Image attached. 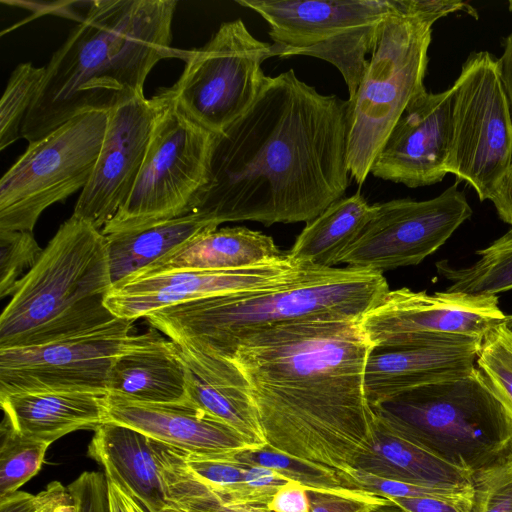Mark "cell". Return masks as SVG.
Instances as JSON below:
<instances>
[{
    "mask_svg": "<svg viewBox=\"0 0 512 512\" xmlns=\"http://www.w3.org/2000/svg\"><path fill=\"white\" fill-rule=\"evenodd\" d=\"M377 426L373 446L358 471L377 477L429 483L467 484L473 473L427 447L397 421L373 407Z\"/></svg>",
    "mask_w": 512,
    "mask_h": 512,
    "instance_id": "24",
    "label": "cell"
},
{
    "mask_svg": "<svg viewBox=\"0 0 512 512\" xmlns=\"http://www.w3.org/2000/svg\"><path fill=\"white\" fill-rule=\"evenodd\" d=\"M176 345L185 368L186 399L240 434L252 451L266 449L244 393L222 379L193 349Z\"/></svg>",
    "mask_w": 512,
    "mask_h": 512,
    "instance_id": "28",
    "label": "cell"
},
{
    "mask_svg": "<svg viewBox=\"0 0 512 512\" xmlns=\"http://www.w3.org/2000/svg\"><path fill=\"white\" fill-rule=\"evenodd\" d=\"M45 77V67L30 62L18 64L12 71L0 101V150L20 137L27 114Z\"/></svg>",
    "mask_w": 512,
    "mask_h": 512,
    "instance_id": "30",
    "label": "cell"
},
{
    "mask_svg": "<svg viewBox=\"0 0 512 512\" xmlns=\"http://www.w3.org/2000/svg\"><path fill=\"white\" fill-rule=\"evenodd\" d=\"M266 509L270 512H311L309 490L299 482L290 481L277 490Z\"/></svg>",
    "mask_w": 512,
    "mask_h": 512,
    "instance_id": "39",
    "label": "cell"
},
{
    "mask_svg": "<svg viewBox=\"0 0 512 512\" xmlns=\"http://www.w3.org/2000/svg\"><path fill=\"white\" fill-rule=\"evenodd\" d=\"M106 394L152 404L186 400L185 368L176 343L154 328L139 334L113 362Z\"/></svg>",
    "mask_w": 512,
    "mask_h": 512,
    "instance_id": "21",
    "label": "cell"
},
{
    "mask_svg": "<svg viewBox=\"0 0 512 512\" xmlns=\"http://www.w3.org/2000/svg\"><path fill=\"white\" fill-rule=\"evenodd\" d=\"M309 267L284 254L276 260L242 268L137 276L114 286L106 306L115 317L135 321L158 309L188 301L282 285L298 278Z\"/></svg>",
    "mask_w": 512,
    "mask_h": 512,
    "instance_id": "16",
    "label": "cell"
},
{
    "mask_svg": "<svg viewBox=\"0 0 512 512\" xmlns=\"http://www.w3.org/2000/svg\"><path fill=\"white\" fill-rule=\"evenodd\" d=\"M105 394L22 392L0 395L4 420L22 435L49 444L76 430H96L108 422Z\"/></svg>",
    "mask_w": 512,
    "mask_h": 512,
    "instance_id": "22",
    "label": "cell"
},
{
    "mask_svg": "<svg viewBox=\"0 0 512 512\" xmlns=\"http://www.w3.org/2000/svg\"><path fill=\"white\" fill-rule=\"evenodd\" d=\"M107 120L108 112H86L29 143L0 181V232H33L45 209L82 191L97 161Z\"/></svg>",
    "mask_w": 512,
    "mask_h": 512,
    "instance_id": "10",
    "label": "cell"
},
{
    "mask_svg": "<svg viewBox=\"0 0 512 512\" xmlns=\"http://www.w3.org/2000/svg\"><path fill=\"white\" fill-rule=\"evenodd\" d=\"M43 509L42 492L32 495L17 490L0 497V512H43Z\"/></svg>",
    "mask_w": 512,
    "mask_h": 512,
    "instance_id": "40",
    "label": "cell"
},
{
    "mask_svg": "<svg viewBox=\"0 0 512 512\" xmlns=\"http://www.w3.org/2000/svg\"><path fill=\"white\" fill-rule=\"evenodd\" d=\"M458 183L428 200L376 203L373 217L338 264L383 273L422 262L472 216Z\"/></svg>",
    "mask_w": 512,
    "mask_h": 512,
    "instance_id": "15",
    "label": "cell"
},
{
    "mask_svg": "<svg viewBox=\"0 0 512 512\" xmlns=\"http://www.w3.org/2000/svg\"><path fill=\"white\" fill-rule=\"evenodd\" d=\"M114 482V481H113ZM117 484V483H116ZM118 485V484H117ZM120 489L123 492L127 505L129 507L130 512H153L151 508L137 495L128 490L127 488L120 486Z\"/></svg>",
    "mask_w": 512,
    "mask_h": 512,
    "instance_id": "44",
    "label": "cell"
},
{
    "mask_svg": "<svg viewBox=\"0 0 512 512\" xmlns=\"http://www.w3.org/2000/svg\"><path fill=\"white\" fill-rule=\"evenodd\" d=\"M452 87L425 92L405 109L378 153L370 174L410 188L441 182L452 134Z\"/></svg>",
    "mask_w": 512,
    "mask_h": 512,
    "instance_id": "18",
    "label": "cell"
},
{
    "mask_svg": "<svg viewBox=\"0 0 512 512\" xmlns=\"http://www.w3.org/2000/svg\"><path fill=\"white\" fill-rule=\"evenodd\" d=\"M506 315L497 295L389 290L359 321L373 348L395 349L451 340H483Z\"/></svg>",
    "mask_w": 512,
    "mask_h": 512,
    "instance_id": "14",
    "label": "cell"
},
{
    "mask_svg": "<svg viewBox=\"0 0 512 512\" xmlns=\"http://www.w3.org/2000/svg\"><path fill=\"white\" fill-rule=\"evenodd\" d=\"M160 107L161 98L156 94L108 112L97 161L80 192L73 216L102 230L117 214L139 175Z\"/></svg>",
    "mask_w": 512,
    "mask_h": 512,
    "instance_id": "17",
    "label": "cell"
},
{
    "mask_svg": "<svg viewBox=\"0 0 512 512\" xmlns=\"http://www.w3.org/2000/svg\"><path fill=\"white\" fill-rule=\"evenodd\" d=\"M176 7L174 0L90 1L45 66L22 138L34 142L77 115L145 97L153 67L187 54L171 47Z\"/></svg>",
    "mask_w": 512,
    "mask_h": 512,
    "instance_id": "3",
    "label": "cell"
},
{
    "mask_svg": "<svg viewBox=\"0 0 512 512\" xmlns=\"http://www.w3.org/2000/svg\"><path fill=\"white\" fill-rule=\"evenodd\" d=\"M43 249L33 232H0V297L12 296L26 274L38 261Z\"/></svg>",
    "mask_w": 512,
    "mask_h": 512,
    "instance_id": "33",
    "label": "cell"
},
{
    "mask_svg": "<svg viewBox=\"0 0 512 512\" xmlns=\"http://www.w3.org/2000/svg\"><path fill=\"white\" fill-rule=\"evenodd\" d=\"M350 103L293 69L267 76L250 108L214 135L208 176L191 212L217 224L309 222L348 186Z\"/></svg>",
    "mask_w": 512,
    "mask_h": 512,
    "instance_id": "2",
    "label": "cell"
},
{
    "mask_svg": "<svg viewBox=\"0 0 512 512\" xmlns=\"http://www.w3.org/2000/svg\"><path fill=\"white\" fill-rule=\"evenodd\" d=\"M376 210L357 192L329 205L306 223L287 253L296 263L322 268L338 265L342 254L355 242Z\"/></svg>",
    "mask_w": 512,
    "mask_h": 512,
    "instance_id": "27",
    "label": "cell"
},
{
    "mask_svg": "<svg viewBox=\"0 0 512 512\" xmlns=\"http://www.w3.org/2000/svg\"><path fill=\"white\" fill-rule=\"evenodd\" d=\"M504 50L498 59L499 75L512 120V33L504 41Z\"/></svg>",
    "mask_w": 512,
    "mask_h": 512,
    "instance_id": "43",
    "label": "cell"
},
{
    "mask_svg": "<svg viewBox=\"0 0 512 512\" xmlns=\"http://www.w3.org/2000/svg\"><path fill=\"white\" fill-rule=\"evenodd\" d=\"M502 326L506 332L512 336V315H506V319Z\"/></svg>",
    "mask_w": 512,
    "mask_h": 512,
    "instance_id": "45",
    "label": "cell"
},
{
    "mask_svg": "<svg viewBox=\"0 0 512 512\" xmlns=\"http://www.w3.org/2000/svg\"><path fill=\"white\" fill-rule=\"evenodd\" d=\"M476 254L479 259L465 267H454L446 260L436 263L439 275L451 283L447 291L497 295L511 290L512 229Z\"/></svg>",
    "mask_w": 512,
    "mask_h": 512,
    "instance_id": "29",
    "label": "cell"
},
{
    "mask_svg": "<svg viewBox=\"0 0 512 512\" xmlns=\"http://www.w3.org/2000/svg\"><path fill=\"white\" fill-rule=\"evenodd\" d=\"M372 349L359 321H306L249 333L219 360L246 396L266 449L365 491L358 464L377 426L364 388Z\"/></svg>",
    "mask_w": 512,
    "mask_h": 512,
    "instance_id": "1",
    "label": "cell"
},
{
    "mask_svg": "<svg viewBox=\"0 0 512 512\" xmlns=\"http://www.w3.org/2000/svg\"><path fill=\"white\" fill-rule=\"evenodd\" d=\"M491 201L500 219L512 226V162Z\"/></svg>",
    "mask_w": 512,
    "mask_h": 512,
    "instance_id": "42",
    "label": "cell"
},
{
    "mask_svg": "<svg viewBox=\"0 0 512 512\" xmlns=\"http://www.w3.org/2000/svg\"><path fill=\"white\" fill-rule=\"evenodd\" d=\"M44 498L43 512H76L74 498L68 487L54 481L42 491Z\"/></svg>",
    "mask_w": 512,
    "mask_h": 512,
    "instance_id": "41",
    "label": "cell"
},
{
    "mask_svg": "<svg viewBox=\"0 0 512 512\" xmlns=\"http://www.w3.org/2000/svg\"><path fill=\"white\" fill-rule=\"evenodd\" d=\"M49 443L22 435L4 419L1 424L0 497L17 491L42 467Z\"/></svg>",
    "mask_w": 512,
    "mask_h": 512,
    "instance_id": "31",
    "label": "cell"
},
{
    "mask_svg": "<svg viewBox=\"0 0 512 512\" xmlns=\"http://www.w3.org/2000/svg\"><path fill=\"white\" fill-rule=\"evenodd\" d=\"M271 57L273 44L255 38L241 19L223 22L204 46L187 51L178 80L159 92L217 135L257 99L267 79L261 64Z\"/></svg>",
    "mask_w": 512,
    "mask_h": 512,
    "instance_id": "11",
    "label": "cell"
},
{
    "mask_svg": "<svg viewBox=\"0 0 512 512\" xmlns=\"http://www.w3.org/2000/svg\"><path fill=\"white\" fill-rule=\"evenodd\" d=\"M511 336V335H510Z\"/></svg>",
    "mask_w": 512,
    "mask_h": 512,
    "instance_id": "48",
    "label": "cell"
},
{
    "mask_svg": "<svg viewBox=\"0 0 512 512\" xmlns=\"http://www.w3.org/2000/svg\"><path fill=\"white\" fill-rule=\"evenodd\" d=\"M363 490L392 498H464L474 494L471 483L449 484L393 480L358 471Z\"/></svg>",
    "mask_w": 512,
    "mask_h": 512,
    "instance_id": "35",
    "label": "cell"
},
{
    "mask_svg": "<svg viewBox=\"0 0 512 512\" xmlns=\"http://www.w3.org/2000/svg\"><path fill=\"white\" fill-rule=\"evenodd\" d=\"M476 367L512 420V336L502 325L482 340Z\"/></svg>",
    "mask_w": 512,
    "mask_h": 512,
    "instance_id": "32",
    "label": "cell"
},
{
    "mask_svg": "<svg viewBox=\"0 0 512 512\" xmlns=\"http://www.w3.org/2000/svg\"><path fill=\"white\" fill-rule=\"evenodd\" d=\"M401 512H473L474 494L464 498H392Z\"/></svg>",
    "mask_w": 512,
    "mask_h": 512,
    "instance_id": "38",
    "label": "cell"
},
{
    "mask_svg": "<svg viewBox=\"0 0 512 512\" xmlns=\"http://www.w3.org/2000/svg\"><path fill=\"white\" fill-rule=\"evenodd\" d=\"M283 255L273 238L260 231L246 227L217 228L191 238L133 277L184 270L242 268Z\"/></svg>",
    "mask_w": 512,
    "mask_h": 512,
    "instance_id": "25",
    "label": "cell"
},
{
    "mask_svg": "<svg viewBox=\"0 0 512 512\" xmlns=\"http://www.w3.org/2000/svg\"><path fill=\"white\" fill-rule=\"evenodd\" d=\"M108 422L126 425L148 437L199 455L252 450L236 431L187 399L175 403H141L105 394Z\"/></svg>",
    "mask_w": 512,
    "mask_h": 512,
    "instance_id": "19",
    "label": "cell"
},
{
    "mask_svg": "<svg viewBox=\"0 0 512 512\" xmlns=\"http://www.w3.org/2000/svg\"><path fill=\"white\" fill-rule=\"evenodd\" d=\"M269 26L274 57L311 56L342 74L351 101L393 0H237Z\"/></svg>",
    "mask_w": 512,
    "mask_h": 512,
    "instance_id": "8",
    "label": "cell"
},
{
    "mask_svg": "<svg viewBox=\"0 0 512 512\" xmlns=\"http://www.w3.org/2000/svg\"><path fill=\"white\" fill-rule=\"evenodd\" d=\"M389 290L377 271L311 266L282 285L188 301L145 319L170 340L219 359L241 338L265 327L360 321Z\"/></svg>",
    "mask_w": 512,
    "mask_h": 512,
    "instance_id": "4",
    "label": "cell"
},
{
    "mask_svg": "<svg viewBox=\"0 0 512 512\" xmlns=\"http://www.w3.org/2000/svg\"><path fill=\"white\" fill-rule=\"evenodd\" d=\"M397 11L434 24L439 18L463 11L476 19L477 12L468 3L458 0H393Z\"/></svg>",
    "mask_w": 512,
    "mask_h": 512,
    "instance_id": "37",
    "label": "cell"
},
{
    "mask_svg": "<svg viewBox=\"0 0 512 512\" xmlns=\"http://www.w3.org/2000/svg\"><path fill=\"white\" fill-rule=\"evenodd\" d=\"M447 461L472 473L512 452V420L477 369L377 406Z\"/></svg>",
    "mask_w": 512,
    "mask_h": 512,
    "instance_id": "6",
    "label": "cell"
},
{
    "mask_svg": "<svg viewBox=\"0 0 512 512\" xmlns=\"http://www.w3.org/2000/svg\"><path fill=\"white\" fill-rule=\"evenodd\" d=\"M311 512H372L381 506L393 505L392 501L373 492L339 494L309 492Z\"/></svg>",
    "mask_w": 512,
    "mask_h": 512,
    "instance_id": "36",
    "label": "cell"
},
{
    "mask_svg": "<svg viewBox=\"0 0 512 512\" xmlns=\"http://www.w3.org/2000/svg\"><path fill=\"white\" fill-rule=\"evenodd\" d=\"M482 340L466 339L373 348L367 358L364 388L372 407L415 388L461 377L476 368Z\"/></svg>",
    "mask_w": 512,
    "mask_h": 512,
    "instance_id": "20",
    "label": "cell"
},
{
    "mask_svg": "<svg viewBox=\"0 0 512 512\" xmlns=\"http://www.w3.org/2000/svg\"><path fill=\"white\" fill-rule=\"evenodd\" d=\"M394 4V3H393ZM433 24L396 10L382 23L350 114L347 162L362 185L408 105L426 92Z\"/></svg>",
    "mask_w": 512,
    "mask_h": 512,
    "instance_id": "7",
    "label": "cell"
},
{
    "mask_svg": "<svg viewBox=\"0 0 512 512\" xmlns=\"http://www.w3.org/2000/svg\"><path fill=\"white\" fill-rule=\"evenodd\" d=\"M160 512H186V511L181 510V509L176 508V507H167V508L163 509Z\"/></svg>",
    "mask_w": 512,
    "mask_h": 512,
    "instance_id": "46",
    "label": "cell"
},
{
    "mask_svg": "<svg viewBox=\"0 0 512 512\" xmlns=\"http://www.w3.org/2000/svg\"><path fill=\"white\" fill-rule=\"evenodd\" d=\"M94 431L88 454L103 466L109 479L133 492L153 512L171 507L150 437L115 422Z\"/></svg>",
    "mask_w": 512,
    "mask_h": 512,
    "instance_id": "23",
    "label": "cell"
},
{
    "mask_svg": "<svg viewBox=\"0 0 512 512\" xmlns=\"http://www.w3.org/2000/svg\"><path fill=\"white\" fill-rule=\"evenodd\" d=\"M161 107L134 187L103 235L140 229L187 215L205 185L214 134L160 92Z\"/></svg>",
    "mask_w": 512,
    "mask_h": 512,
    "instance_id": "9",
    "label": "cell"
},
{
    "mask_svg": "<svg viewBox=\"0 0 512 512\" xmlns=\"http://www.w3.org/2000/svg\"><path fill=\"white\" fill-rule=\"evenodd\" d=\"M133 320L116 318L92 331L29 347L0 349V395L66 391L107 393L115 359L131 347Z\"/></svg>",
    "mask_w": 512,
    "mask_h": 512,
    "instance_id": "13",
    "label": "cell"
},
{
    "mask_svg": "<svg viewBox=\"0 0 512 512\" xmlns=\"http://www.w3.org/2000/svg\"><path fill=\"white\" fill-rule=\"evenodd\" d=\"M113 288L105 236L71 216L60 225L0 316V349L49 343L106 325Z\"/></svg>",
    "mask_w": 512,
    "mask_h": 512,
    "instance_id": "5",
    "label": "cell"
},
{
    "mask_svg": "<svg viewBox=\"0 0 512 512\" xmlns=\"http://www.w3.org/2000/svg\"><path fill=\"white\" fill-rule=\"evenodd\" d=\"M451 87L447 171L472 186L481 201L491 200L512 162V120L498 59L487 51L470 53Z\"/></svg>",
    "mask_w": 512,
    "mask_h": 512,
    "instance_id": "12",
    "label": "cell"
},
{
    "mask_svg": "<svg viewBox=\"0 0 512 512\" xmlns=\"http://www.w3.org/2000/svg\"><path fill=\"white\" fill-rule=\"evenodd\" d=\"M473 512H512V452L473 473Z\"/></svg>",
    "mask_w": 512,
    "mask_h": 512,
    "instance_id": "34",
    "label": "cell"
},
{
    "mask_svg": "<svg viewBox=\"0 0 512 512\" xmlns=\"http://www.w3.org/2000/svg\"><path fill=\"white\" fill-rule=\"evenodd\" d=\"M218 225L189 213L140 229L104 235L113 287L182 244Z\"/></svg>",
    "mask_w": 512,
    "mask_h": 512,
    "instance_id": "26",
    "label": "cell"
},
{
    "mask_svg": "<svg viewBox=\"0 0 512 512\" xmlns=\"http://www.w3.org/2000/svg\"><path fill=\"white\" fill-rule=\"evenodd\" d=\"M509 10L512 11V1L509 2Z\"/></svg>",
    "mask_w": 512,
    "mask_h": 512,
    "instance_id": "47",
    "label": "cell"
}]
</instances>
